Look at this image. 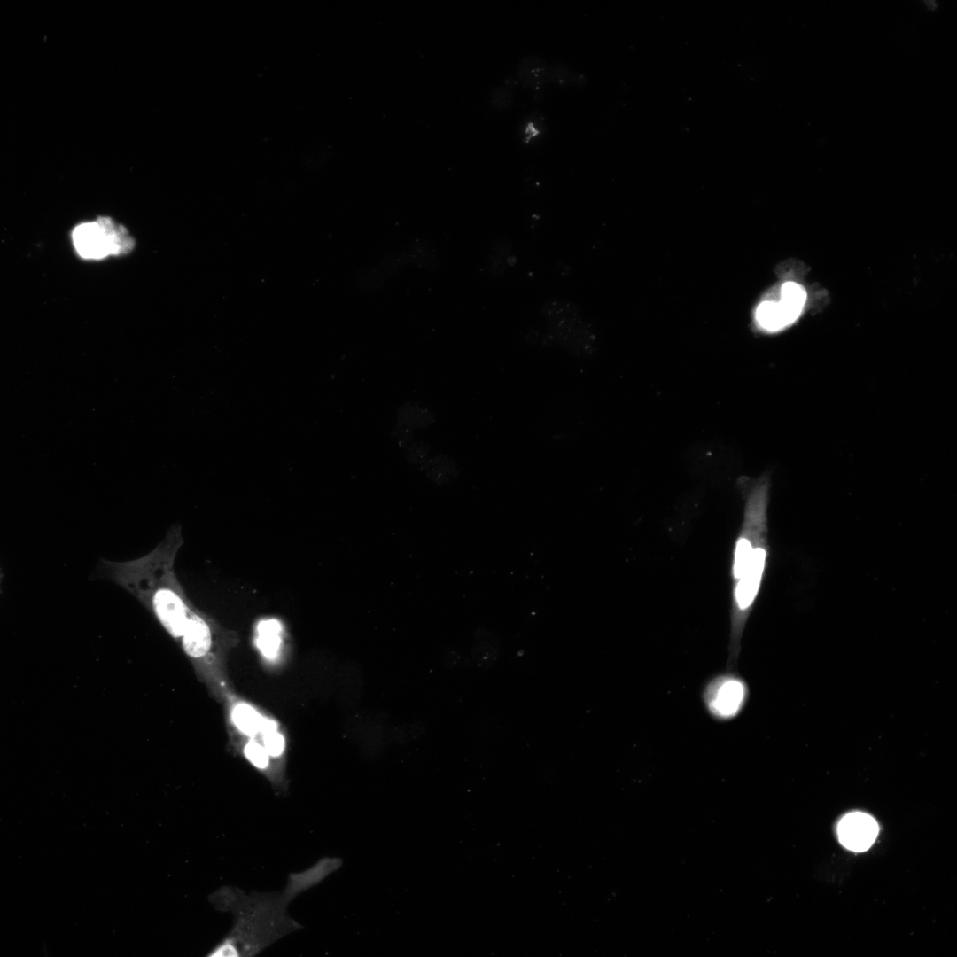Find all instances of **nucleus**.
Wrapping results in <instances>:
<instances>
[{"mask_svg": "<svg viewBox=\"0 0 957 957\" xmlns=\"http://www.w3.org/2000/svg\"><path fill=\"white\" fill-rule=\"evenodd\" d=\"M334 872L323 857L307 869L290 874L282 891L246 893L223 886L210 895L214 907L233 916L230 931L206 954L209 957H252L278 939L302 928L288 914V905L300 893L317 885Z\"/></svg>", "mask_w": 957, "mask_h": 957, "instance_id": "f257e3e1", "label": "nucleus"}, {"mask_svg": "<svg viewBox=\"0 0 957 957\" xmlns=\"http://www.w3.org/2000/svg\"><path fill=\"white\" fill-rule=\"evenodd\" d=\"M183 544L180 525H173L160 544L146 555L128 561L101 559L97 574L136 597L175 641L180 642L194 606L175 572Z\"/></svg>", "mask_w": 957, "mask_h": 957, "instance_id": "f03ea898", "label": "nucleus"}, {"mask_svg": "<svg viewBox=\"0 0 957 957\" xmlns=\"http://www.w3.org/2000/svg\"><path fill=\"white\" fill-rule=\"evenodd\" d=\"M769 480L761 478L752 487L746 503L744 522L734 558V600L731 637L727 668L736 665L740 641L752 603L757 596L766 557V506Z\"/></svg>", "mask_w": 957, "mask_h": 957, "instance_id": "7ed1b4c3", "label": "nucleus"}, {"mask_svg": "<svg viewBox=\"0 0 957 957\" xmlns=\"http://www.w3.org/2000/svg\"><path fill=\"white\" fill-rule=\"evenodd\" d=\"M73 240L82 257L94 260L127 253L135 245L128 230L109 217L78 225L73 231Z\"/></svg>", "mask_w": 957, "mask_h": 957, "instance_id": "20e7f679", "label": "nucleus"}, {"mask_svg": "<svg viewBox=\"0 0 957 957\" xmlns=\"http://www.w3.org/2000/svg\"><path fill=\"white\" fill-rule=\"evenodd\" d=\"M805 288L795 282H785L780 289L778 300H766L755 311L758 325L768 332L785 329L801 315L806 302Z\"/></svg>", "mask_w": 957, "mask_h": 957, "instance_id": "39448f33", "label": "nucleus"}, {"mask_svg": "<svg viewBox=\"0 0 957 957\" xmlns=\"http://www.w3.org/2000/svg\"><path fill=\"white\" fill-rule=\"evenodd\" d=\"M748 697V688L741 677L733 673L713 678L705 687L703 699L709 713L717 720L735 718Z\"/></svg>", "mask_w": 957, "mask_h": 957, "instance_id": "423d86ee", "label": "nucleus"}, {"mask_svg": "<svg viewBox=\"0 0 957 957\" xmlns=\"http://www.w3.org/2000/svg\"><path fill=\"white\" fill-rule=\"evenodd\" d=\"M215 641L214 624L203 612L194 608L179 642L183 650L198 665L210 657Z\"/></svg>", "mask_w": 957, "mask_h": 957, "instance_id": "0eeeda50", "label": "nucleus"}, {"mask_svg": "<svg viewBox=\"0 0 957 957\" xmlns=\"http://www.w3.org/2000/svg\"><path fill=\"white\" fill-rule=\"evenodd\" d=\"M551 318L555 338L571 353L579 356H589L594 352V336L574 311H567Z\"/></svg>", "mask_w": 957, "mask_h": 957, "instance_id": "6e6552de", "label": "nucleus"}, {"mask_svg": "<svg viewBox=\"0 0 957 957\" xmlns=\"http://www.w3.org/2000/svg\"><path fill=\"white\" fill-rule=\"evenodd\" d=\"M840 843L853 852H864L875 842L878 826L870 815L853 812L846 814L837 828Z\"/></svg>", "mask_w": 957, "mask_h": 957, "instance_id": "1a4fd4ad", "label": "nucleus"}, {"mask_svg": "<svg viewBox=\"0 0 957 957\" xmlns=\"http://www.w3.org/2000/svg\"><path fill=\"white\" fill-rule=\"evenodd\" d=\"M231 720L240 732L249 736L263 733L274 722L262 717L252 705L245 702L236 703L232 706Z\"/></svg>", "mask_w": 957, "mask_h": 957, "instance_id": "9d476101", "label": "nucleus"}, {"mask_svg": "<svg viewBox=\"0 0 957 957\" xmlns=\"http://www.w3.org/2000/svg\"><path fill=\"white\" fill-rule=\"evenodd\" d=\"M257 645L268 659L275 658L281 647V625L276 619L262 620L257 627Z\"/></svg>", "mask_w": 957, "mask_h": 957, "instance_id": "9b49d317", "label": "nucleus"}, {"mask_svg": "<svg viewBox=\"0 0 957 957\" xmlns=\"http://www.w3.org/2000/svg\"><path fill=\"white\" fill-rule=\"evenodd\" d=\"M262 744L273 761L275 760L274 763L276 764V766L279 765L280 759L282 760L285 751V740L284 735L277 730L276 727L265 730L262 733ZM276 767L279 768L278 766ZM278 770L281 772L280 768Z\"/></svg>", "mask_w": 957, "mask_h": 957, "instance_id": "f8f14e48", "label": "nucleus"}]
</instances>
